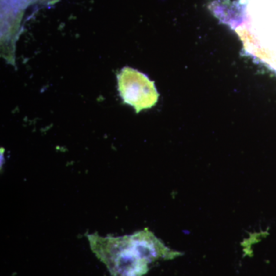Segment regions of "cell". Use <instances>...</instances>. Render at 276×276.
<instances>
[{"label":"cell","mask_w":276,"mask_h":276,"mask_svg":"<svg viewBox=\"0 0 276 276\" xmlns=\"http://www.w3.org/2000/svg\"><path fill=\"white\" fill-rule=\"evenodd\" d=\"M91 249L112 276H143L158 259H173L182 253L167 247L147 228L132 235L101 236L87 234Z\"/></svg>","instance_id":"cell-1"},{"label":"cell","mask_w":276,"mask_h":276,"mask_svg":"<svg viewBox=\"0 0 276 276\" xmlns=\"http://www.w3.org/2000/svg\"><path fill=\"white\" fill-rule=\"evenodd\" d=\"M226 22L239 35L244 50L276 71V0H239Z\"/></svg>","instance_id":"cell-2"},{"label":"cell","mask_w":276,"mask_h":276,"mask_svg":"<svg viewBox=\"0 0 276 276\" xmlns=\"http://www.w3.org/2000/svg\"><path fill=\"white\" fill-rule=\"evenodd\" d=\"M121 73L119 89L125 102L134 106L137 113L156 104L159 95L147 76L131 68H124Z\"/></svg>","instance_id":"cell-3"}]
</instances>
